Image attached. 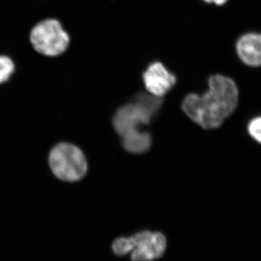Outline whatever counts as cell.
Wrapping results in <instances>:
<instances>
[{
  "label": "cell",
  "instance_id": "8",
  "mask_svg": "<svg viewBox=\"0 0 261 261\" xmlns=\"http://www.w3.org/2000/svg\"><path fill=\"white\" fill-rule=\"evenodd\" d=\"M15 70L14 61L6 55H0V84L10 80Z\"/></svg>",
  "mask_w": 261,
  "mask_h": 261
},
{
  "label": "cell",
  "instance_id": "5",
  "mask_svg": "<svg viewBox=\"0 0 261 261\" xmlns=\"http://www.w3.org/2000/svg\"><path fill=\"white\" fill-rule=\"evenodd\" d=\"M49 163L53 173L65 181H80L88 168L83 152L69 143L59 144L51 149Z\"/></svg>",
  "mask_w": 261,
  "mask_h": 261
},
{
  "label": "cell",
  "instance_id": "3",
  "mask_svg": "<svg viewBox=\"0 0 261 261\" xmlns=\"http://www.w3.org/2000/svg\"><path fill=\"white\" fill-rule=\"evenodd\" d=\"M167 247L166 236L160 231L148 230L133 236L116 238L112 244L115 255L124 256L130 253L132 261H153L163 256Z\"/></svg>",
  "mask_w": 261,
  "mask_h": 261
},
{
  "label": "cell",
  "instance_id": "1",
  "mask_svg": "<svg viewBox=\"0 0 261 261\" xmlns=\"http://www.w3.org/2000/svg\"><path fill=\"white\" fill-rule=\"evenodd\" d=\"M205 93L189 94L181 108L187 116L203 128H219L238 106L239 90L234 81L222 74L211 75Z\"/></svg>",
  "mask_w": 261,
  "mask_h": 261
},
{
  "label": "cell",
  "instance_id": "10",
  "mask_svg": "<svg viewBox=\"0 0 261 261\" xmlns=\"http://www.w3.org/2000/svg\"><path fill=\"white\" fill-rule=\"evenodd\" d=\"M202 1L205 2L207 4H214L216 5V6H223V5L226 4L228 0H202Z\"/></svg>",
  "mask_w": 261,
  "mask_h": 261
},
{
  "label": "cell",
  "instance_id": "6",
  "mask_svg": "<svg viewBox=\"0 0 261 261\" xmlns=\"http://www.w3.org/2000/svg\"><path fill=\"white\" fill-rule=\"evenodd\" d=\"M142 80L148 93L161 98L174 87L177 81L174 73L159 61L149 64L142 74Z\"/></svg>",
  "mask_w": 261,
  "mask_h": 261
},
{
  "label": "cell",
  "instance_id": "2",
  "mask_svg": "<svg viewBox=\"0 0 261 261\" xmlns=\"http://www.w3.org/2000/svg\"><path fill=\"white\" fill-rule=\"evenodd\" d=\"M163 98L149 93H140L135 102L122 106L113 118V126L122 140L145 133L144 126L150 123L162 106Z\"/></svg>",
  "mask_w": 261,
  "mask_h": 261
},
{
  "label": "cell",
  "instance_id": "7",
  "mask_svg": "<svg viewBox=\"0 0 261 261\" xmlns=\"http://www.w3.org/2000/svg\"><path fill=\"white\" fill-rule=\"evenodd\" d=\"M235 49L244 64L252 68L261 67V33L243 34L237 41Z\"/></svg>",
  "mask_w": 261,
  "mask_h": 261
},
{
  "label": "cell",
  "instance_id": "4",
  "mask_svg": "<svg viewBox=\"0 0 261 261\" xmlns=\"http://www.w3.org/2000/svg\"><path fill=\"white\" fill-rule=\"evenodd\" d=\"M29 42L38 54L54 58L66 53L70 47V37L59 20L45 18L31 29Z\"/></svg>",
  "mask_w": 261,
  "mask_h": 261
},
{
  "label": "cell",
  "instance_id": "9",
  "mask_svg": "<svg viewBox=\"0 0 261 261\" xmlns=\"http://www.w3.org/2000/svg\"><path fill=\"white\" fill-rule=\"evenodd\" d=\"M248 132L254 140L261 144V117L254 118L250 122Z\"/></svg>",
  "mask_w": 261,
  "mask_h": 261
}]
</instances>
